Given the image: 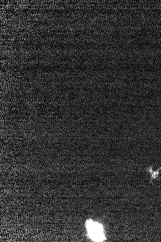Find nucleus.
Listing matches in <instances>:
<instances>
[{
    "label": "nucleus",
    "instance_id": "nucleus-1",
    "mask_svg": "<svg viewBox=\"0 0 161 242\" xmlns=\"http://www.w3.org/2000/svg\"><path fill=\"white\" fill-rule=\"evenodd\" d=\"M86 228L89 236L93 240L102 241L104 240L103 229L99 223L91 220H88L86 222Z\"/></svg>",
    "mask_w": 161,
    "mask_h": 242
},
{
    "label": "nucleus",
    "instance_id": "nucleus-2",
    "mask_svg": "<svg viewBox=\"0 0 161 242\" xmlns=\"http://www.w3.org/2000/svg\"><path fill=\"white\" fill-rule=\"evenodd\" d=\"M152 168V166H150V167H148V168H147L146 169L147 172H149L150 174H152V177H151V178H150V180L151 181L152 180H153V179L156 178L158 177L159 174L160 170L161 169V168H160L159 169L157 170L156 171H153Z\"/></svg>",
    "mask_w": 161,
    "mask_h": 242
}]
</instances>
